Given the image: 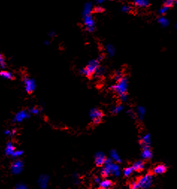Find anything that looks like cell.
Listing matches in <instances>:
<instances>
[{
    "mask_svg": "<svg viewBox=\"0 0 177 189\" xmlns=\"http://www.w3.org/2000/svg\"><path fill=\"white\" fill-rule=\"evenodd\" d=\"M94 182L96 183H100V182H101V179H100V178L99 177V176H97V177H95V179H94Z\"/></svg>",
    "mask_w": 177,
    "mask_h": 189,
    "instance_id": "36",
    "label": "cell"
},
{
    "mask_svg": "<svg viewBox=\"0 0 177 189\" xmlns=\"http://www.w3.org/2000/svg\"><path fill=\"white\" fill-rule=\"evenodd\" d=\"M153 175L147 173L144 176L140 177L137 181H133L130 185L132 189H147L150 188L153 184Z\"/></svg>",
    "mask_w": 177,
    "mask_h": 189,
    "instance_id": "1",
    "label": "cell"
},
{
    "mask_svg": "<svg viewBox=\"0 0 177 189\" xmlns=\"http://www.w3.org/2000/svg\"><path fill=\"white\" fill-rule=\"evenodd\" d=\"M23 185H17V188H26V187H23Z\"/></svg>",
    "mask_w": 177,
    "mask_h": 189,
    "instance_id": "38",
    "label": "cell"
},
{
    "mask_svg": "<svg viewBox=\"0 0 177 189\" xmlns=\"http://www.w3.org/2000/svg\"><path fill=\"white\" fill-rule=\"evenodd\" d=\"M176 29H177V24H176Z\"/></svg>",
    "mask_w": 177,
    "mask_h": 189,
    "instance_id": "42",
    "label": "cell"
},
{
    "mask_svg": "<svg viewBox=\"0 0 177 189\" xmlns=\"http://www.w3.org/2000/svg\"><path fill=\"white\" fill-rule=\"evenodd\" d=\"M146 108L143 105H138L136 108V115H137V118H138L141 121H143L144 120L145 114H146Z\"/></svg>",
    "mask_w": 177,
    "mask_h": 189,
    "instance_id": "11",
    "label": "cell"
},
{
    "mask_svg": "<svg viewBox=\"0 0 177 189\" xmlns=\"http://www.w3.org/2000/svg\"><path fill=\"white\" fill-rule=\"evenodd\" d=\"M126 114H128V115L132 119H135V118L137 117V115H136V112H134V111L132 110V109H129V110H127Z\"/></svg>",
    "mask_w": 177,
    "mask_h": 189,
    "instance_id": "28",
    "label": "cell"
},
{
    "mask_svg": "<svg viewBox=\"0 0 177 189\" xmlns=\"http://www.w3.org/2000/svg\"><path fill=\"white\" fill-rule=\"evenodd\" d=\"M106 51H107V53L109 54L110 57H113L115 55V52H116V49H115L114 47L112 44H108L106 46Z\"/></svg>",
    "mask_w": 177,
    "mask_h": 189,
    "instance_id": "23",
    "label": "cell"
},
{
    "mask_svg": "<svg viewBox=\"0 0 177 189\" xmlns=\"http://www.w3.org/2000/svg\"><path fill=\"white\" fill-rule=\"evenodd\" d=\"M0 76L7 79H10V80H14L15 79L13 74L8 71H0Z\"/></svg>",
    "mask_w": 177,
    "mask_h": 189,
    "instance_id": "22",
    "label": "cell"
},
{
    "mask_svg": "<svg viewBox=\"0 0 177 189\" xmlns=\"http://www.w3.org/2000/svg\"><path fill=\"white\" fill-rule=\"evenodd\" d=\"M30 112L32 114H38L39 112H40V109H38L37 107H34L31 109H30Z\"/></svg>",
    "mask_w": 177,
    "mask_h": 189,
    "instance_id": "35",
    "label": "cell"
},
{
    "mask_svg": "<svg viewBox=\"0 0 177 189\" xmlns=\"http://www.w3.org/2000/svg\"><path fill=\"white\" fill-rule=\"evenodd\" d=\"M23 153V150L14 151V153H13L12 156L14 157V158H16V157H19V156H20V155H22Z\"/></svg>",
    "mask_w": 177,
    "mask_h": 189,
    "instance_id": "34",
    "label": "cell"
},
{
    "mask_svg": "<svg viewBox=\"0 0 177 189\" xmlns=\"http://www.w3.org/2000/svg\"><path fill=\"white\" fill-rule=\"evenodd\" d=\"M119 1H120V2H123V1H124V0H119Z\"/></svg>",
    "mask_w": 177,
    "mask_h": 189,
    "instance_id": "41",
    "label": "cell"
},
{
    "mask_svg": "<svg viewBox=\"0 0 177 189\" xmlns=\"http://www.w3.org/2000/svg\"><path fill=\"white\" fill-rule=\"evenodd\" d=\"M152 143V138H151V135L150 133H146L143 136L142 138L140 140V145H141V148L144 149V148H147L150 147Z\"/></svg>",
    "mask_w": 177,
    "mask_h": 189,
    "instance_id": "6",
    "label": "cell"
},
{
    "mask_svg": "<svg viewBox=\"0 0 177 189\" xmlns=\"http://www.w3.org/2000/svg\"><path fill=\"white\" fill-rule=\"evenodd\" d=\"M93 6L92 2H86L84 5V10H83V17L84 16L88 15V14H91L93 13Z\"/></svg>",
    "mask_w": 177,
    "mask_h": 189,
    "instance_id": "16",
    "label": "cell"
},
{
    "mask_svg": "<svg viewBox=\"0 0 177 189\" xmlns=\"http://www.w3.org/2000/svg\"><path fill=\"white\" fill-rule=\"evenodd\" d=\"M84 25L85 26L86 30L89 32H93L95 30V21L92 14L84 16Z\"/></svg>",
    "mask_w": 177,
    "mask_h": 189,
    "instance_id": "5",
    "label": "cell"
},
{
    "mask_svg": "<svg viewBox=\"0 0 177 189\" xmlns=\"http://www.w3.org/2000/svg\"><path fill=\"white\" fill-rule=\"evenodd\" d=\"M132 167H133L134 171L135 172H141V171H143L145 168V163L144 160H138L135 162L132 165Z\"/></svg>",
    "mask_w": 177,
    "mask_h": 189,
    "instance_id": "12",
    "label": "cell"
},
{
    "mask_svg": "<svg viewBox=\"0 0 177 189\" xmlns=\"http://www.w3.org/2000/svg\"><path fill=\"white\" fill-rule=\"evenodd\" d=\"M123 109H124V105H123V104L119 103L117 104V105H114V106L111 109V112L113 114H117L121 112Z\"/></svg>",
    "mask_w": 177,
    "mask_h": 189,
    "instance_id": "20",
    "label": "cell"
},
{
    "mask_svg": "<svg viewBox=\"0 0 177 189\" xmlns=\"http://www.w3.org/2000/svg\"><path fill=\"white\" fill-rule=\"evenodd\" d=\"M104 73H105V68H104L103 67L100 66V68L97 69V70L96 71V73H95V74H96L97 76H101V75H102Z\"/></svg>",
    "mask_w": 177,
    "mask_h": 189,
    "instance_id": "31",
    "label": "cell"
},
{
    "mask_svg": "<svg viewBox=\"0 0 177 189\" xmlns=\"http://www.w3.org/2000/svg\"><path fill=\"white\" fill-rule=\"evenodd\" d=\"M93 1L97 2V3H98V4H101V3L104 2V1H105V0H93Z\"/></svg>",
    "mask_w": 177,
    "mask_h": 189,
    "instance_id": "37",
    "label": "cell"
},
{
    "mask_svg": "<svg viewBox=\"0 0 177 189\" xmlns=\"http://www.w3.org/2000/svg\"><path fill=\"white\" fill-rule=\"evenodd\" d=\"M15 151V147L13 146L11 142H8L7 144V147L5 149V154L7 155H12Z\"/></svg>",
    "mask_w": 177,
    "mask_h": 189,
    "instance_id": "21",
    "label": "cell"
},
{
    "mask_svg": "<svg viewBox=\"0 0 177 189\" xmlns=\"http://www.w3.org/2000/svg\"><path fill=\"white\" fill-rule=\"evenodd\" d=\"M134 172L133 167L132 166H129V167H126V168L123 169V174L124 175V176L126 177H129Z\"/></svg>",
    "mask_w": 177,
    "mask_h": 189,
    "instance_id": "24",
    "label": "cell"
},
{
    "mask_svg": "<svg viewBox=\"0 0 177 189\" xmlns=\"http://www.w3.org/2000/svg\"><path fill=\"white\" fill-rule=\"evenodd\" d=\"M132 10H133V7L129 5H124L121 8V10L124 13H130L132 11Z\"/></svg>",
    "mask_w": 177,
    "mask_h": 189,
    "instance_id": "26",
    "label": "cell"
},
{
    "mask_svg": "<svg viewBox=\"0 0 177 189\" xmlns=\"http://www.w3.org/2000/svg\"><path fill=\"white\" fill-rule=\"evenodd\" d=\"M123 76V73H122V71H120V70H117V71H116V73H115L114 74V79L116 81H118Z\"/></svg>",
    "mask_w": 177,
    "mask_h": 189,
    "instance_id": "30",
    "label": "cell"
},
{
    "mask_svg": "<svg viewBox=\"0 0 177 189\" xmlns=\"http://www.w3.org/2000/svg\"><path fill=\"white\" fill-rule=\"evenodd\" d=\"M10 133V131H8V130H7V131H5V134H7V135H9Z\"/></svg>",
    "mask_w": 177,
    "mask_h": 189,
    "instance_id": "40",
    "label": "cell"
},
{
    "mask_svg": "<svg viewBox=\"0 0 177 189\" xmlns=\"http://www.w3.org/2000/svg\"><path fill=\"white\" fill-rule=\"evenodd\" d=\"M49 36L50 37H53V36H56V33L54 32V31H52V32H50L49 33Z\"/></svg>",
    "mask_w": 177,
    "mask_h": 189,
    "instance_id": "39",
    "label": "cell"
},
{
    "mask_svg": "<svg viewBox=\"0 0 177 189\" xmlns=\"http://www.w3.org/2000/svg\"><path fill=\"white\" fill-rule=\"evenodd\" d=\"M104 10H105V9L104 8H102V7L100 6H97V7H95V8H93V13H102V12H103Z\"/></svg>",
    "mask_w": 177,
    "mask_h": 189,
    "instance_id": "32",
    "label": "cell"
},
{
    "mask_svg": "<svg viewBox=\"0 0 177 189\" xmlns=\"http://www.w3.org/2000/svg\"><path fill=\"white\" fill-rule=\"evenodd\" d=\"M168 10H169V8H167V7L162 5V8H161L160 9L158 10V13L160 16H164L166 14H167Z\"/></svg>",
    "mask_w": 177,
    "mask_h": 189,
    "instance_id": "27",
    "label": "cell"
},
{
    "mask_svg": "<svg viewBox=\"0 0 177 189\" xmlns=\"http://www.w3.org/2000/svg\"><path fill=\"white\" fill-rule=\"evenodd\" d=\"M110 158L117 163H122L123 160H122L121 157L120 156L118 153L115 150H111L110 151Z\"/></svg>",
    "mask_w": 177,
    "mask_h": 189,
    "instance_id": "18",
    "label": "cell"
},
{
    "mask_svg": "<svg viewBox=\"0 0 177 189\" xmlns=\"http://www.w3.org/2000/svg\"><path fill=\"white\" fill-rule=\"evenodd\" d=\"M5 67H6V64L5 61V58L2 54L0 53V68H5Z\"/></svg>",
    "mask_w": 177,
    "mask_h": 189,
    "instance_id": "29",
    "label": "cell"
},
{
    "mask_svg": "<svg viewBox=\"0 0 177 189\" xmlns=\"http://www.w3.org/2000/svg\"><path fill=\"white\" fill-rule=\"evenodd\" d=\"M164 6L171 8L176 5V0H163V5Z\"/></svg>",
    "mask_w": 177,
    "mask_h": 189,
    "instance_id": "25",
    "label": "cell"
},
{
    "mask_svg": "<svg viewBox=\"0 0 177 189\" xmlns=\"http://www.w3.org/2000/svg\"><path fill=\"white\" fill-rule=\"evenodd\" d=\"M153 151L152 150L150 149V147L147 148H144L142 149V151H141V158L143 160H150L152 158H153Z\"/></svg>",
    "mask_w": 177,
    "mask_h": 189,
    "instance_id": "10",
    "label": "cell"
},
{
    "mask_svg": "<svg viewBox=\"0 0 177 189\" xmlns=\"http://www.w3.org/2000/svg\"><path fill=\"white\" fill-rule=\"evenodd\" d=\"M106 159L105 155L102 152H98L95 154V165L97 167H101L104 165Z\"/></svg>",
    "mask_w": 177,
    "mask_h": 189,
    "instance_id": "8",
    "label": "cell"
},
{
    "mask_svg": "<svg viewBox=\"0 0 177 189\" xmlns=\"http://www.w3.org/2000/svg\"><path fill=\"white\" fill-rule=\"evenodd\" d=\"M104 117V114L102 111L98 109H92L90 112V117L94 125L100 124L102 121V118Z\"/></svg>",
    "mask_w": 177,
    "mask_h": 189,
    "instance_id": "4",
    "label": "cell"
},
{
    "mask_svg": "<svg viewBox=\"0 0 177 189\" xmlns=\"http://www.w3.org/2000/svg\"><path fill=\"white\" fill-rule=\"evenodd\" d=\"M129 88V79L126 76H123L117 81V83L111 87V89L116 93L118 96L127 93Z\"/></svg>",
    "mask_w": 177,
    "mask_h": 189,
    "instance_id": "3",
    "label": "cell"
},
{
    "mask_svg": "<svg viewBox=\"0 0 177 189\" xmlns=\"http://www.w3.org/2000/svg\"><path fill=\"white\" fill-rule=\"evenodd\" d=\"M28 117H29V114L26 111L22 110L16 114L14 119V122H21Z\"/></svg>",
    "mask_w": 177,
    "mask_h": 189,
    "instance_id": "14",
    "label": "cell"
},
{
    "mask_svg": "<svg viewBox=\"0 0 177 189\" xmlns=\"http://www.w3.org/2000/svg\"><path fill=\"white\" fill-rule=\"evenodd\" d=\"M158 23L160 24V26L163 28H166L169 26L170 24V21L169 19L166 17H164V16H161L160 17L158 18Z\"/></svg>",
    "mask_w": 177,
    "mask_h": 189,
    "instance_id": "19",
    "label": "cell"
},
{
    "mask_svg": "<svg viewBox=\"0 0 177 189\" xmlns=\"http://www.w3.org/2000/svg\"><path fill=\"white\" fill-rule=\"evenodd\" d=\"M24 84L26 85V91L28 93H31L35 89V82L33 79H29V78H25L24 79Z\"/></svg>",
    "mask_w": 177,
    "mask_h": 189,
    "instance_id": "9",
    "label": "cell"
},
{
    "mask_svg": "<svg viewBox=\"0 0 177 189\" xmlns=\"http://www.w3.org/2000/svg\"><path fill=\"white\" fill-rule=\"evenodd\" d=\"M10 169H11L12 174H19V173L23 171V163L22 161L20 160L15 161V162H13V164L11 165Z\"/></svg>",
    "mask_w": 177,
    "mask_h": 189,
    "instance_id": "7",
    "label": "cell"
},
{
    "mask_svg": "<svg viewBox=\"0 0 177 189\" xmlns=\"http://www.w3.org/2000/svg\"><path fill=\"white\" fill-rule=\"evenodd\" d=\"M100 60L99 58L97 59H93L91 60L88 64L86 65L85 68L81 69L80 73L81 75L84 76L88 78H91L94 75L97 69L100 68Z\"/></svg>",
    "mask_w": 177,
    "mask_h": 189,
    "instance_id": "2",
    "label": "cell"
},
{
    "mask_svg": "<svg viewBox=\"0 0 177 189\" xmlns=\"http://www.w3.org/2000/svg\"><path fill=\"white\" fill-rule=\"evenodd\" d=\"M119 99L122 102H126L127 100H128V94L126 93V94L120 95V96H119Z\"/></svg>",
    "mask_w": 177,
    "mask_h": 189,
    "instance_id": "33",
    "label": "cell"
},
{
    "mask_svg": "<svg viewBox=\"0 0 177 189\" xmlns=\"http://www.w3.org/2000/svg\"><path fill=\"white\" fill-rule=\"evenodd\" d=\"M133 4L138 8H149L151 5L149 0H133Z\"/></svg>",
    "mask_w": 177,
    "mask_h": 189,
    "instance_id": "15",
    "label": "cell"
},
{
    "mask_svg": "<svg viewBox=\"0 0 177 189\" xmlns=\"http://www.w3.org/2000/svg\"><path fill=\"white\" fill-rule=\"evenodd\" d=\"M167 171V167L166 165L161 164V165H158L155 166L153 168V172L155 175H162L165 174Z\"/></svg>",
    "mask_w": 177,
    "mask_h": 189,
    "instance_id": "13",
    "label": "cell"
},
{
    "mask_svg": "<svg viewBox=\"0 0 177 189\" xmlns=\"http://www.w3.org/2000/svg\"><path fill=\"white\" fill-rule=\"evenodd\" d=\"M100 188L102 189H109L111 188L113 186V182L111 179H107L105 178V179H103L102 181H101L100 183Z\"/></svg>",
    "mask_w": 177,
    "mask_h": 189,
    "instance_id": "17",
    "label": "cell"
}]
</instances>
